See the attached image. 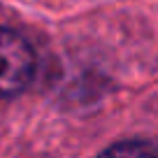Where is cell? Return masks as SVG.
Masks as SVG:
<instances>
[{
  "label": "cell",
  "instance_id": "1",
  "mask_svg": "<svg viewBox=\"0 0 158 158\" xmlns=\"http://www.w3.org/2000/svg\"><path fill=\"white\" fill-rule=\"evenodd\" d=\"M35 51L19 33L0 26V98H14L35 77Z\"/></svg>",
  "mask_w": 158,
  "mask_h": 158
},
{
  "label": "cell",
  "instance_id": "2",
  "mask_svg": "<svg viewBox=\"0 0 158 158\" xmlns=\"http://www.w3.org/2000/svg\"><path fill=\"white\" fill-rule=\"evenodd\" d=\"M98 158H156V147L147 139H128L112 144Z\"/></svg>",
  "mask_w": 158,
  "mask_h": 158
}]
</instances>
